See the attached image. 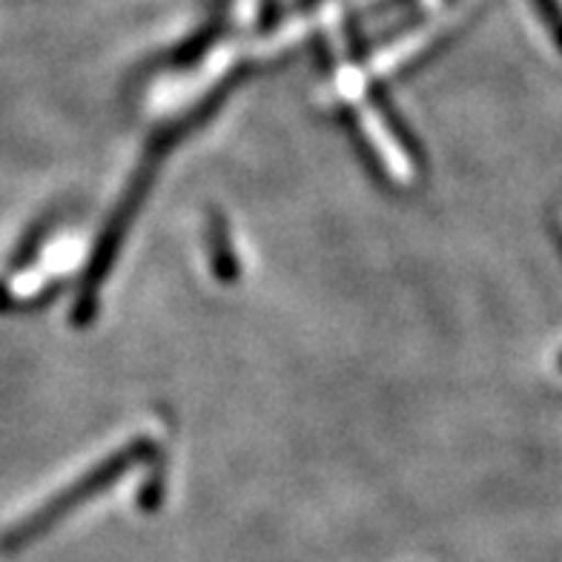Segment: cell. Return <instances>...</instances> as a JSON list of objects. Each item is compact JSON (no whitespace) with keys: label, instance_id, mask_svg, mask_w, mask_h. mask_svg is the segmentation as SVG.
Masks as SVG:
<instances>
[{"label":"cell","instance_id":"cell-1","mask_svg":"<svg viewBox=\"0 0 562 562\" xmlns=\"http://www.w3.org/2000/svg\"><path fill=\"white\" fill-rule=\"evenodd\" d=\"M241 75L245 72H233V78H229L227 83H222L218 89H213V92H210L199 106H193L187 115H181V119L161 126V130L149 138L147 149H144V156H140L138 167H135L124 195H121V201L115 204V213L110 215L104 233L98 236V245L95 250H92V261H89L87 273H83V281H81V290H78V299H75V311H72L75 325H87L89 318L95 316L101 288H104L106 276H110L112 265H115L121 247H124L126 229L133 227L135 215H138V210L144 207V201H147L149 187H153V181H156L164 158L170 156L172 149L178 147V140H184L187 135L193 133L195 126L204 124V121H207L210 115H213V112L227 101L233 87L241 81Z\"/></svg>","mask_w":562,"mask_h":562},{"label":"cell","instance_id":"cell-2","mask_svg":"<svg viewBox=\"0 0 562 562\" xmlns=\"http://www.w3.org/2000/svg\"><path fill=\"white\" fill-rule=\"evenodd\" d=\"M153 453H156V442L149 437H138L133 439V442H126L124 448H119L112 457L101 459L92 471H87L83 476L69 482L67 488L58 491L55 496H49L44 505H37L32 514L18 519L15 526H9L7 531L0 533V551H3V554H15L21 548L32 546L35 540L46 537V533L53 531L58 522H64L69 514H75L81 505L92 503L95 496L110 491L126 471H133L140 462H147Z\"/></svg>","mask_w":562,"mask_h":562},{"label":"cell","instance_id":"cell-3","mask_svg":"<svg viewBox=\"0 0 562 562\" xmlns=\"http://www.w3.org/2000/svg\"><path fill=\"white\" fill-rule=\"evenodd\" d=\"M207 245H210V261H213L215 276L222 281H236L238 276V261L236 252L229 247V233L224 227V218L218 215H210V227H207Z\"/></svg>","mask_w":562,"mask_h":562}]
</instances>
